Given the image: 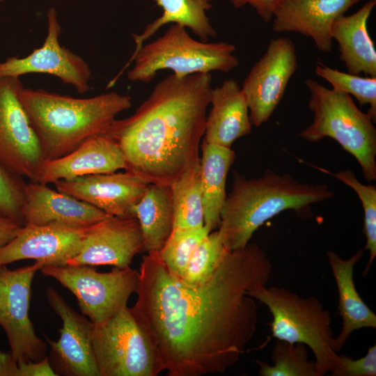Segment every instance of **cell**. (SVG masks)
I'll list each match as a JSON object with an SVG mask.
<instances>
[{"instance_id": "obj_1", "label": "cell", "mask_w": 376, "mask_h": 376, "mask_svg": "<svg viewBox=\"0 0 376 376\" xmlns=\"http://www.w3.org/2000/svg\"><path fill=\"white\" fill-rule=\"evenodd\" d=\"M272 269L255 243L226 249L212 275L197 285L173 276L157 253L142 258L132 308L167 375L224 373L240 360L257 330V304L246 291L266 285Z\"/></svg>"}, {"instance_id": "obj_2", "label": "cell", "mask_w": 376, "mask_h": 376, "mask_svg": "<svg viewBox=\"0 0 376 376\" xmlns=\"http://www.w3.org/2000/svg\"><path fill=\"white\" fill-rule=\"evenodd\" d=\"M210 72L164 77L130 116L115 119L103 133L120 147L126 169L148 184L172 185L200 163Z\"/></svg>"}, {"instance_id": "obj_3", "label": "cell", "mask_w": 376, "mask_h": 376, "mask_svg": "<svg viewBox=\"0 0 376 376\" xmlns=\"http://www.w3.org/2000/svg\"><path fill=\"white\" fill-rule=\"evenodd\" d=\"M19 98L44 162L65 156L90 137L103 134L118 113L132 106L130 96L116 92L77 98L23 87Z\"/></svg>"}, {"instance_id": "obj_4", "label": "cell", "mask_w": 376, "mask_h": 376, "mask_svg": "<svg viewBox=\"0 0 376 376\" xmlns=\"http://www.w3.org/2000/svg\"><path fill=\"white\" fill-rule=\"evenodd\" d=\"M324 184L301 182L290 174L267 170L250 179L235 172L231 190L220 214L218 231L229 251L246 246L254 232L275 215L288 210L304 212L310 205L331 198Z\"/></svg>"}, {"instance_id": "obj_5", "label": "cell", "mask_w": 376, "mask_h": 376, "mask_svg": "<svg viewBox=\"0 0 376 376\" xmlns=\"http://www.w3.org/2000/svg\"><path fill=\"white\" fill-rule=\"evenodd\" d=\"M313 112L312 123L299 136L310 142L325 137L334 139L352 155L366 181L376 179V129L367 113L362 112L350 95L328 88L317 81L305 80Z\"/></svg>"}, {"instance_id": "obj_6", "label": "cell", "mask_w": 376, "mask_h": 376, "mask_svg": "<svg viewBox=\"0 0 376 376\" xmlns=\"http://www.w3.org/2000/svg\"><path fill=\"white\" fill-rule=\"evenodd\" d=\"M272 315V337L306 345L313 352L317 376L332 373L339 355L333 348L331 313L314 297H301L282 287L259 285L246 291Z\"/></svg>"}, {"instance_id": "obj_7", "label": "cell", "mask_w": 376, "mask_h": 376, "mask_svg": "<svg viewBox=\"0 0 376 376\" xmlns=\"http://www.w3.org/2000/svg\"><path fill=\"white\" fill-rule=\"evenodd\" d=\"M235 52L233 44L196 40L184 26L171 24L162 36L142 45L127 77L131 81L147 83L163 70H172L178 77L212 71L228 72L239 65Z\"/></svg>"}, {"instance_id": "obj_8", "label": "cell", "mask_w": 376, "mask_h": 376, "mask_svg": "<svg viewBox=\"0 0 376 376\" xmlns=\"http://www.w3.org/2000/svg\"><path fill=\"white\" fill-rule=\"evenodd\" d=\"M91 338L100 376H157L164 370L158 350L132 308L91 324Z\"/></svg>"}, {"instance_id": "obj_9", "label": "cell", "mask_w": 376, "mask_h": 376, "mask_svg": "<svg viewBox=\"0 0 376 376\" xmlns=\"http://www.w3.org/2000/svg\"><path fill=\"white\" fill-rule=\"evenodd\" d=\"M42 273L70 291L81 313L94 324H102L127 306L136 292L139 271L115 268L99 272L90 265L44 266Z\"/></svg>"}, {"instance_id": "obj_10", "label": "cell", "mask_w": 376, "mask_h": 376, "mask_svg": "<svg viewBox=\"0 0 376 376\" xmlns=\"http://www.w3.org/2000/svg\"><path fill=\"white\" fill-rule=\"evenodd\" d=\"M42 267L38 262L15 269L0 266V326L19 363L46 357L47 344L36 334L29 315L32 281Z\"/></svg>"}, {"instance_id": "obj_11", "label": "cell", "mask_w": 376, "mask_h": 376, "mask_svg": "<svg viewBox=\"0 0 376 376\" xmlns=\"http://www.w3.org/2000/svg\"><path fill=\"white\" fill-rule=\"evenodd\" d=\"M22 88L19 77H0V166L35 181L44 159L19 98Z\"/></svg>"}, {"instance_id": "obj_12", "label": "cell", "mask_w": 376, "mask_h": 376, "mask_svg": "<svg viewBox=\"0 0 376 376\" xmlns=\"http://www.w3.org/2000/svg\"><path fill=\"white\" fill-rule=\"evenodd\" d=\"M295 45L285 37L272 39L241 86L252 125L268 121L285 94L297 68Z\"/></svg>"}, {"instance_id": "obj_13", "label": "cell", "mask_w": 376, "mask_h": 376, "mask_svg": "<svg viewBox=\"0 0 376 376\" xmlns=\"http://www.w3.org/2000/svg\"><path fill=\"white\" fill-rule=\"evenodd\" d=\"M61 26L54 8L47 13V33L41 47L23 57H9L0 63V77H19L29 73H44L59 78L80 94L90 89L91 72L80 56L61 46Z\"/></svg>"}, {"instance_id": "obj_14", "label": "cell", "mask_w": 376, "mask_h": 376, "mask_svg": "<svg viewBox=\"0 0 376 376\" xmlns=\"http://www.w3.org/2000/svg\"><path fill=\"white\" fill-rule=\"evenodd\" d=\"M46 297L62 320L58 340L44 334L50 347L49 362L56 374L100 376L91 338L92 322L76 312L54 289L48 288Z\"/></svg>"}, {"instance_id": "obj_15", "label": "cell", "mask_w": 376, "mask_h": 376, "mask_svg": "<svg viewBox=\"0 0 376 376\" xmlns=\"http://www.w3.org/2000/svg\"><path fill=\"white\" fill-rule=\"evenodd\" d=\"M143 251L141 227L132 216H109L87 227L79 252L67 265L130 266Z\"/></svg>"}, {"instance_id": "obj_16", "label": "cell", "mask_w": 376, "mask_h": 376, "mask_svg": "<svg viewBox=\"0 0 376 376\" xmlns=\"http://www.w3.org/2000/svg\"><path fill=\"white\" fill-rule=\"evenodd\" d=\"M87 227L23 226L13 239L0 247V266L24 259H33L43 267L66 265L79 252Z\"/></svg>"}, {"instance_id": "obj_17", "label": "cell", "mask_w": 376, "mask_h": 376, "mask_svg": "<svg viewBox=\"0 0 376 376\" xmlns=\"http://www.w3.org/2000/svg\"><path fill=\"white\" fill-rule=\"evenodd\" d=\"M54 185L58 191L86 202L109 216L118 217H135L134 206L148 185L126 171L61 180Z\"/></svg>"}, {"instance_id": "obj_18", "label": "cell", "mask_w": 376, "mask_h": 376, "mask_svg": "<svg viewBox=\"0 0 376 376\" xmlns=\"http://www.w3.org/2000/svg\"><path fill=\"white\" fill-rule=\"evenodd\" d=\"M361 0H281L272 19L275 33H298L313 39L322 52L333 47L335 20Z\"/></svg>"}, {"instance_id": "obj_19", "label": "cell", "mask_w": 376, "mask_h": 376, "mask_svg": "<svg viewBox=\"0 0 376 376\" xmlns=\"http://www.w3.org/2000/svg\"><path fill=\"white\" fill-rule=\"evenodd\" d=\"M109 217L98 208L37 181L26 183L24 226L52 224L87 227Z\"/></svg>"}, {"instance_id": "obj_20", "label": "cell", "mask_w": 376, "mask_h": 376, "mask_svg": "<svg viewBox=\"0 0 376 376\" xmlns=\"http://www.w3.org/2000/svg\"><path fill=\"white\" fill-rule=\"evenodd\" d=\"M126 169L124 155L108 135L100 134L86 140L78 148L59 158L45 161L36 180L49 184L58 180Z\"/></svg>"}, {"instance_id": "obj_21", "label": "cell", "mask_w": 376, "mask_h": 376, "mask_svg": "<svg viewBox=\"0 0 376 376\" xmlns=\"http://www.w3.org/2000/svg\"><path fill=\"white\" fill-rule=\"evenodd\" d=\"M210 104L203 141L231 148L237 139L251 133L247 102L235 79H226L212 88Z\"/></svg>"}, {"instance_id": "obj_22", "label": "cell", "mask_w": 376, "mask_h": 376, "mask_svg": "<svg viewBox=\"0 0 376 376\" xmlns=\"http://www.w3.org/2000/svg\"><path fill=\"white\" fill-rule=\"evenodd\" d=\"M375 5L376 0H368L355 13L338 17L332 25L331 38L338 43L339 59L348 73L376 77V51L367 28Z\"/></svg>"}, {"instance_id": "obj_23", "label": "cell", "mask_w": 376, "mask_h": 376, "mask_svg": "<svg viewBox=\"0 0 376 376\" xmlns=\"http://www.w3.org/2000/svg\"><path fill=\"white\" fill-rule=\"evenodd\" d=\"M363 253V249H360L346 260L334 251H328L327 253L337 285L338 309L343 320L342 329L334 340L333 348L337 353L354 331L376 328V315L361 299L354 281V266L361 258Z\"/></svg>"}, {"instance_id": "obj_24", "label": "cell", "mask_w": 376, "mask_h": 376, "mask_svg": "<svg viewBox=\"0 0 376 376\" xmlns=\"http://www.w3.org/2000/svg\"><path fill=\"white\" fill-rule=\"evenodd\" d=\"M201 148L200 166L204 226L212 232L220 224V214L227 196V175L236 155L231 148L205 141Z\"/></svg>"}, {"instance_id": "obj_25", "label": "cell", "mask_w": 376, "mask_h": 376, "mask_svg": "<svg viewBox=\"0 0 376 376\" xmlns=\"http://www.w3.org/2000/svg\"><path fill=\"white\" fill-rule=\"evenodd\" d=\"M143 237V251L158 253L173 229L171 185L148 184L134 208Z\"/></svg>"}, {"instance_id": "obj_26", "label": "cell", "mask_w": 376, "mask_h": 376, "mask_svg": "<svg viewBox=\"0 0 376 376\" xmlns=\"http://www.w3.org/2000/svg\"><path fill=\"white\" fill-rule=\"evenodd\" d=\"M212 0H155L162 8V15L148 24L141 34H132L135 49L125 65L129 67L143 43L165 24H178L189 28L201 41L208 42L217 37L206 12L212 8Z\"/></svg>"}, {"instance_id": "obj_27", "label": "cell", "mask_w": 376, "mask_h": 376, "mask_svg": "<svg viewBox=\"0 0 376 376\" xmlns=\"http://www.w3.org/2000/svg\"><path fill=\"white\" fill-rule=\"evenodd\" d=\"M174 212L173 228L204 226L200 163L187 170L171 185Z\"/></svg>"}, {"instance_id": "obj_28", "label": "cell", "mask_w": 376, "mask_h": 376, "mask_svg": "<svg viewBox=\"0 0 376 376\" xmlns=\"http://www.w3.org/2000/svg\"><path fill=\"white\" fill-rule=\"evenodd\" d=\"M272 366L256 360L260 376H317L315 361L308 359L307 346L277 340L272 350Z\"/></svg>"}, {"instance_id": "obj_29", "label": "cell", "mask_w": 376, "mask_h": 376, "mask_svg": "<svg viewBox=\"0 0 376 376\" xmlns=\"http://www.w3.org/2000/svg\"><path fill=\"white\" fill-rule=\"evenodd\" d=\"M211 231L203 226L197 228H173L157 253L167 271L174 277H182L187 265L197 246Z\"/></svg>"}, {"instance_id": "obj_30", "label": "cell", "mask_w": 376, "mask_h": 376, "mask_svg": "<svg viewBox=\"0 0 376 376\" xmlns=\"http://www.w3.org/2000/svg\"><path fill=\"white\" fill-rule=\"evenodd\" d=\"M318 76L326 80L332 89L353 95L360 105H369L367 113L376 121V77H361L339 71L318 62L315 69Z\"/></svg>"}, {"instance_id": "obj_31", "label": "cell", "mask_w": 376, "mask_h": 376, "mask_svg": "<svg viewBox=\"0 0 376 376\" xmlns=\"http://www.w3.org/2000/svg\"><path fill=\"white\" fill-rule=\"evenodd\" d=\"M226 249L218 230L210 232L193 252L180 280L188 285L205 282L218 267Z\"/></svg>"}, {"instance_id": "obj_32", "label": "cell", "mask_w": 376, "mask_h": 376, "mask_svg": "<svg viewBox=\"0 0 376 376\" xmlns=\"http://www.w3.org/2000/svg\"><path fill=\"white\" fill-rule=\"evenodd\" d=\"M313 166L351 187L361 202L364 212L363 231L366 238L364 249L369 251L370 256L363 272V275H366L376 256V187L361 183L351 170L347 169L334 173L320 167Z\"/></svg>"}, {"instance_id": "obj_33", "label": "cell", "mask_w": 376, "mask_h": 376, "mask_svg": "<svg viewBox=\"0 0 376 376\" xmlns=\"http://www.w3.org/2000/svg\"><path fill=\"white\" fill-rule=\"evenodd\" d=\"M25 186L26 183L22 177L0 166V216L10 219L22 225Z\"/></svg>"}, {"instance_id": "obj_34", "label": "cell", "mask_w": 376, "mask_h": 376, "mask_svg": "<svg viewBox=\"0 0 376 376\" xmlns=\"http://www.w3.org/2000/svg\"><path fill=\"white\" fill-rule=\"evenodd\" d=\"M48 356L39 361L19 363L10 353L0 350V376H56Z\"/></svg>"}, {"instance_id": "obj_35", "label": "cell", "mask_w": 376, "mask_h": 376, "mask_svg": "<svg viewBox=\"0 0 376 376\" xmlns=\"http://www.w3.org/2000/svg\"><path fill=\"white\" fill-rule=\"evenodd\" d=\"M339 361L333 376H375L376 375V345L369 347L365 356L358 359L352 357L339 355Z\"/></svg>"}, {"instance_id": "obj_36", "label": "cell", "mask_w": 376, "mask_h": 376, "mask_svg": "<svg viewBox=\"0 0 376 376\" xmlns=\"http://www.w3.org/2000/svg\"><path fill=\"white\" fill-rule=\"evenodd\" d=\"M281 0H230L235 8L250 5L265 22L272 21L274 12Z\"/></svg>"}, {"instance_id": "obj_37", "label": "cell", "mask_w": 376, "mask_h": 376, "mask_svg": "<svg viewBox=\"0 0 376 376\" xmlns=\"http://www.w3.org/2000/svg\"><path fill=\"white\" fill-rule=\"evenodd\" d=\"M22 226L15 221L0 216V247L13 239Z\"/></svg>"}, {"instance_id": "obj_38", "label": "cell", "mask_w": 376, "mask_h": 376, "mask_svg": "<svg viewBox=\"0 0 376 376\" xmlns=\"http://www.w3.org/2000/svg\"><path fill=\"white\" fill-rule=\"evenodd\" d=\"M3 0H0V1H2Z\"/></svg>"}]
</instances>
